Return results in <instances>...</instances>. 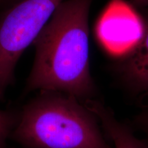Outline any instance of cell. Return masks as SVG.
I'll use <instances>...</instances> for the list:
<instances>
[{"mask_svg":"<svg viewBox=\"0 0 148 148\" xmlns=\"http://www.w3.org/2000/svg\"><path fill=\"white\" fill-rule=\"evenodd\" d=\"M132 4L138 8L148 7V0H131Z\"/></svg>","mask_w":148,"mask_h":148,"instance_id":"9","label":"cell"},{"mask_svg":"<svg viewBox=\"0 0 148 148\" xmlns=\"http://www.w3.org/2000/svg\"><path fill=\"white\" fill-rule=\"evenodd\" d=\"M119 78L132 94H148V20L141 36L115 66Z\"/></svg>","mask_w":148,"mask_h":148,"instance_id":"4","label":"cell"},{"mask_svg":"<svg viewBox=\"0 0 148 148\" xmlns=\"http://www.w3.org/2000/svg\"><path fill=\"white\" fill-rule=\"evenodd\" d=\"M65 0H21L0 14V101L15 82V68L24 51Z\"/></svg>","mask_w":148,"mask_h":148,"instance_id":"3","label":"cell"},{"mask_svg":"<svg viewBox=\"0 0 148 148\" xmlns=\"http://www.w3.org/2000/svg\"><path fill=\"white\" fill-rule=\"evenodd\" d=\"M20 110L10 138L23 148H114L95 113L69 94L39 90Z\"/></svg>","mask_w":148,"mask_h":148,"instance_id":"2","label":"cell"},{"mask_svg":"<svg viewBox=\"0 0 148 148\" xmlns=\"http://www.w3.org/2000/svg\"><path fill=\"white\" fill-rule=\"evenodd\" d=\"M132 127L138 130L144 136V139L148 143V103L144 105L133 118Z\"/></svg>","mask_w":148,"mask_h":148,"instance_id":"7","label":"cell"},{"mask_svg":"<svg viewBox=\"0 0 148 148\" xmlns=\"http://www.w3.org/2000/svg\"><path fill=\"white\" fill-rule=\"evenodd\" d=\"M21 0H0V9H5Z\"/></svg>","mask_w":148,"mask_h":148,"instance_id":"8","label":"cell"},{"mask_svg":"<svg viewBox=\"0 0 148 148\" xmlns=\"http://www.w3.org/2000/svg\"><path fill=\"white\" fill-rule=\"evenodd\" d=\"M97 116L105 134L114 148H148L144 138L135 134L130 125L120 121L110 107L98 99L84 103Z\"/></svg>","mask_w":148,"mask_h":148,"instance_id":"5","label":"cell"},{"mask_svg":"<svg viewBox=\"0 0 148 148\" xmlns=\"http://www.w3.org/2000/svg\"><path fill=\"white\" fill-rule=\"evenodd\" d=\"M92 0H65L34 41L35 56L23 94L54 90L84 103L97 99L90 69L88 18Z\"/></svg>","mask_w":148,"mask_h":148,"instance_id":"1","label":"cell"},{"mask_svg":"<svg viewBox=\"0 0 148 148\" xmlns=\"http://www.w3.org/2000/svg\"><path fill=\"white\" fill-rule=\"evenodd\" d=\"M20 113L16 109H0V148H7V140L19 121Z\"/></svg>","mask_w":148,"mask_h":148,"instance_id":"6","label":"cell"}]
</instances>
